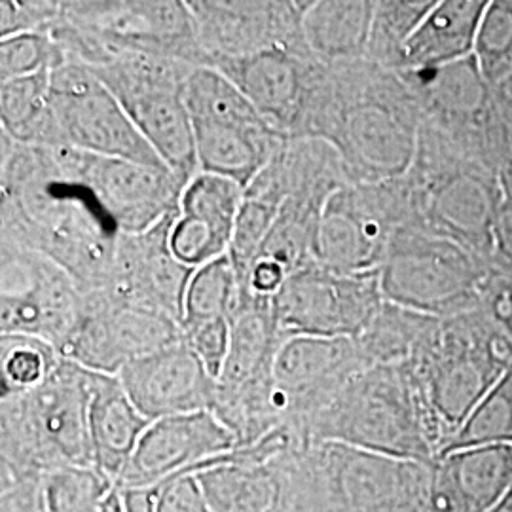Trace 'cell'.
<instances>
[{
    "instance_id": "d6986e66",
    "label": "cell",
    "mask_w": 512,
    "mask_h": 512,
    "mask_svg": "<svg viewBox=\"0 0 512 512\" xmlns=\"http://www.w3.org/2000/svg\"><path fill=\"white\" fill-rule=\"evenodd\" d=\"M512 490V444L450 452L431 465L429 512H486Z\"/></svg>"
},
{
    "instance_id": "e575fe53",
    "label": "cell",
    "mask_w": 512,
    "mask_h": 512,
    "mask_svg": "<svg viewBox=\"0 0 512 512\" xmlns=\"http://www.w3.org/2000/svg\"><path fill=\"white\" fill-rule=\"evenodd\" d=\"M160 512H209L192 476L160 488Z\"/></svg>"
},
{
    "instance_id": "4316f807",
    "label": "cell",
    "mask_w": 512,
    "mask_h": 512,
    "mask_svg": "<svg viewBox=\"0 0 512 512\" xmlns=\"http://www.w3.org/2000/svg\"><path fill=\"white\" fill-rule=\"evenodd\" d=\"M241 302V281L230 255L198 268L188 285L183 323L203 319L232 321Z\"/></svg>"
},
{
    "instance_id": "ba28073f",
    "label": "cell",
    "mask_w": 512,
    "mask_h": 512,
    "mask_svg": "<svg viewBox=\"0 0 512 512\" xmlns=\"http://www.w3.org/2000/svg\"><path fill=\"white\" fill-rule=\"evenodd\" d=\"M203 67L270 50L310 52L304 18L313 2L188 0Z\"/></svg>"
},
{
    "instance_id": "7402d4cb",
    "label": "cell",
    "mask_w": 512,
    "mask_h": 512,
    "mask_svg": "<svg viewBox=\"0 0 512 512\" xmlns=\"http://www.w3.org/2000/svg\"><path fill=\"white\" fill-rule=\"evenodd\" d=\"M196 154L202 173L219 175L247 188L272 162L283 135L260 124H209L192 122Z\"/></svg>"
},
{
    "instance_id": "7a4b0ae2",
    "label": "cell",
    "mask_w": 512,
    "mask_h": 512,
    "mask_svg": "<svg viewBox=\"0 0 512 512\" xmlns=\"http://www.w3.org/2000/svg\"><path fill=\"white\" fill-rule=\"evenodd\" d=\"M431 465L340 442H300L270 461L272 512H429Z\"/></svg>"
},
{
    "instance_id": "8992f818",
    "label": "cell",
    "mask_w": 512,
    "mask_h": 512,
    "mask_svg": "<svg viewBox=\"0 0 512 512\" xmlns=\"http://www.w3.org/2000/svg\"><path fill=\"white\" fill-rule=\"evenodd\" d=\"M0 334L37 338L59 355L86 310V293L37 251L0 239Z\"/></svg>"
},
{
    "instance_id": "7c38bea8",
    "label": "cell",
    "mask_w": 512,
    "mask_h": 512,
    "mask_svg": "<svg viewBox=\"0 0 512 512\" xmlns=\"http://www.w3.org/2000/svg\"><path fill=\"white\" fill-rule=\"evenodd\" d=\"M236 448V435L211 410L152 421L116 488H164Z\"/></svg>"
},
{
    "instance_id": "2e32d148",
    "label": "cell",
    "mask_w": 512,
    "mask_h": 512,
    "mask_svg": "<svg viewBox=\"0 0 512 512\" xmlns=\"http://www.w3.org/2000/svg\"><path fill=\"white\" fill-rule=\"evenodd\" d=\"M272 306L285 340L293 336L351 338L361 332L366 319L361 300L319 262L289 275L281 291L272 296Z\"/></svg>"
},
{
    "instance_id": "8fae6325",
    "label": "cell",
    "mask_w": 512,
    "mask_h": 512,
    "mask_svg": "<svg viewBox=\"0 0 512 512\" xmlns=\"http://www.w3.org/2000/svg\"><path fill=\"white\" fill-rule=\"evenodd\" d=\"M175 215L141 234H120L109 281L99 293L112 302L158 311L183 325L184 302L194 268L171 251Z\"/></svg>"
},
{
    "instance_id": "3957f363",
    "label": "cell",
    "mask_w": 512,
    "mask_h": 512,
    "mask_svg": "<svg viewBox=\"0 0 512 512\" xmlns=\"http://www.w3.org/2000/svg\"><path fill=\"white\" fill-rule=\"evenodd\" d=\"M92 370L61 359L44 384L0 397V475L44 476L65 465L93 467Z\"/></svg>"
},
{
    "instance_id": "1f68e13d",
    "label": "cell",
    "mask_w": 512,
    "mask_h": 512,
    "mask_svg": "<svg viewBox=\"0 0 512 512\" xmlns=\"http://www.w3.org/2000/svg\"><path fill=\"white\" fill-rule=\"evenodd\" d=\"M61 18V2L4 0L0 4V40L25 33L50 31Z\"/></svg>"
},
{
    "instance_id": "52a82bcc",
    "label": "cell",
    "mask_w": 512,
    "mask_h": 512,
    "mask_svg": "<svg viewBox=\"0 0 512 512\" xmlns=\"http://www.w3.org/2000/svg\"><path fill=\"white\" fill-rule=\"evenodd\" d=\"M50 93L61 147L165 167L122 103L90 67L67 61L52 71Z\"/></svg>"
},
{
    "instance_id": "5bb4252c",
    "label": "cell",
    "mask_w": 512,
    "mask_h": 512,
    "mask_svg": "<svg viewBox=\"0 0 512 512\" xmlns=\"http://www.w3.org/2000/svg\"><path fill=\"white\" fill-rule=\"evenodd\" d=\"M351 338L293 336L283 342L274 363V395L285 429L298 442L304 427L353 378Z\"/></svg>"
},
{
    "instance_id": "d6a6232c",
    "label": "cell",
    "mask_w": 512,
    "mask_h": 512,
    "mask_svg": "<svg viewBox=\"0 0 512 512\" xmlns=\"http://www.w3.org/2000/svg\"><path fill=\"white\" fill-rule=\"evenodd\" d=\"M423 4H408V2H389L380 4L378 16L374 19V42L387 50L391 46L399 48V61L403 54L406 40L414 35L423 21Z\"/></svg>"
},
{
    "instance_id": "44dd1931",
    "label": "cell",
    "mask_w": 512,
    "mask_h": 512,
    "mask_svg": "<svg viewBox=\"0 0 512 512\" xmlns=\"http://www.w3.org/2000/svg\"><path fill=\"white\" fill-rule=\"evenodd\" d=\"M88 423L93 467L118 484L152 421L131 403L118 376L92 372Z\"/></svg>"
},
{
    "instance_id": "4dcf8cb0",
    "label": "cell",
    "mask_w": 512,
    "mask_h": 512,
    "mask_svg": "<svg viewBox=\"0 0 512 512\" xmlns=\"http://www.w3.org/2000/svg\"><path fill=\"white\" fill-rule=\"evenodd\" d=\"M183 342L196 353L207 372L219 382L222 368L230 349L232 321L228 319H203L181 325Z\"/></svg>"
},
{
    "instance_id": "cb8c5ba5",
    "label": "cell",
    "mask_w": 512,
    "mask_h": 512,
    "mask_svg": "<svg viewBox=\"0 0 512 512\" xmlns=\"http://www.w3.org/2000/svg\"><path fill=\"white\" fill-rule=\"evenodd\" d=\"M476 14L478 4H440L406 40L401 63L410 67H427L461 54L469 48Z\"/></svg>"
},
{
    "instance_id": "9c48e42d",
    "label": "cell",
    "mask_w": 512,
    "mask_h": 512,
    "mask_svg": "<svg viewBox=\"0 0 512 512\" xmlns=\"http://www.w3.org/2000/svg\"><path fill=\"white\" fill-rule=\"evenodd\" d=\"M181 340V325L171 317L90 293L80 325L61 357L92 372L118 376L131 363Z\"/></svg>"
},
{
    "instance_id": "5b68a950",
    "label": "cell",
    "mask_w": 512,
    "mask_h": 512,
    "mask_svg": "<svg viewBox=\"0 0 512 512\" xmlns=\"http://www.w3.org/2000/svg\"><path fill=\"white\" fill-rule=\"evenodd\" d=\"M50 35L67 61L90 69L126 52L165 55L203 67L192 14L181 0L61 2V18Z\"/></svg>"
},
{
    "instance_id": "f35d334b",
    "label": "cell",
    "mask_w": 512,
    "mask_h": 512,
    "mask_svg": "<svg viewBox=\"0 0 512 512\" xmlns=\"http://www.w3.org/2000/svg\"><path fill=\"white\" fill-rule=\"evenodd\" d=\"M486 512H512V490L507 495H503L492 509Z\"/></svg>"
},
{
    "instance_id": "30bf717a",
    "label": "cell",
    "mask_w": 512,
    "mask_h": 512,
    "mask_svg": "<svg viewBox=\"0 0 512 512\" xmlns=\"http://www.w3.org/2000/svg\"><path fill=\"white\" fill-rule=\"evenodd\" d=\"M74 173L92 188L120 234H141L179 211L186 183L167 167L63 147Z\"/></svg>"
},
{
    "instance_id": "9a60e30c",
    "label": "cell",
    "mask_w": 512,
    "mask_h": 512,
    "mask_svg": "<svg viewBox=\"0 0 512 512\" xmlns=\"http://www.w3.org/2000/svg\"><path fill=\"white\" fill-rule=\"evenodd\" d=\"M118 380L148 421L215 410L219 382L183 340L126 366Z\"/></svg>"
},
{
    "instance_id": "d4e9b609",
    "label": "cell",
    "mask_w": 512,
    "mask_h": 512,
    "mask_svg": "<svg viewBox=\"0 0 512 512\" xmlns=\"http://www.w3.org/2000/svg\"><path fill=\"white\" fill-rule=\"evenodd\" d=\"M283 202V192L266 169H262L255 181L245 188L234 238L228 251L238 270L239 281H243L255 264Z\"/></svg>"
},
{
    "instance_id": "83f0119b",
    "label": "cell",
    "mask_w": 512,
    "mask_h": 512,
    "mask_svg": "<svg viewBox=\"0 0 512 512\" xmlns=\"http://www.w3.org/2000/svg\"><path fill=\"white\" fill-rule=\"evenodd\" d=\"M63 357L29 336L0 334V397L23 395L44 384Z\"/></svg>"
},
{
    "instance_id": "836d02e7",
    "label": "cell",
    "mask_w": 512,
    "mask_h": 512,
    "mask_svg": "<svg viewBox=\"0 0 512 512\" xmlns=\"http://www.w3.org/2000/svg\"><path fill=\"white\" fill-rule=\"evenodd\" d=\"M44 476L0 475V512H48Z\"/></svg>"
},
{
    "instance_id": "8d00e7d4",
    "label": "cell",
    "mask_w": 512,
    "mask_h": 512,
    "mask_svg": "<svg viewBox=\"0 0 512 512\" xmlns=\"http://www.w3.org/2000/svg\"><path fill=\"white\" fill-rule=\"evenodd\" d=\"M122 511L160 512V488H118Z\"/></svg>"
},
{
    "instance_id": "d590c367",
    "label": "cell",
    "mask_w": 512,
    "mask_h": 512,
    "mask_svg": "<svg viewBox=\"0 0 512 512\" xmlns=\"http://www.w3.org/2000/svg\"><path fill=\"white\" fill-rule=\"evenodd\" d=\"M287 270L268 258H258L251 270L243 277L241 285L262 296H275L287 281Z\"/></svg>"
},
{
    "instance_id": "6da1fadb",
    "label": "cell",
    "mask_w": 512,
    "mask_h": 512,
    "mask_svg": "<svg viewBox=\"0 0 512 512\" xmlns=\"http://www.w3.org/2000/svg\"><path fill=\"white\" fill-rule=\"evenodd\" d=\"M0 234L50 258L86 294L109 281L120 230L65 160L0 131Z\"/></svg>"
},
{
    "instance_id": "e0dca14e",
    "label": "cell",
    "mask_w": 512,
    "mask_h": 512,
    "mask_svg": "<svg viewBox=\"0 0 512 512\" xmlns=\"http://www.w3.org/2000/svg\"><path fill=\"white\" fill-rule=\"evenodd\" d=\"M245 188L211 173H198L184 188L171 228V251L184 266L202 268L228 255Z\"/></svg>"
},
{
    "instance_id": "484cf974",
    "label": "cell",
    "mask_w": 512,
    "mask_h": 512,
    "mask_svg": "<svg viewBox=\"0 0 512 512\" xmlns=\"http://www.w3.org/2000/svg\"><path fill=\"white\" fill-rule=\"evenodd\" d=\"M368 4L313 2L304 18V40L321 61L348 54L365 42Z\"/></svg>"
},
{
    "instance_id": "ac0fdd59",
    "label": "cell",
    "mask_w": 512,
    "mask_h": 512,
    "mask_svg": "<svg viewBox=\"0 0 512 512\" xmlns=\"http://www.w3.org/2000/svg\"><path fill=\"white\" fill-rule=\"evenodd\" d=\"M283 342L272 296L255 294L241 285V302L232 319L230 349L220 374L217 401L272 393L275 357Z\"/></svg>"
},
{
    "instance_id": "ffe728a7",
    "label": "cell",
    "mask_w": 512,
    "mask_h": 512,
    "mask_svg": "<svg viewBox=\"0 0 512 512\" xmlns=\"http://www.w3.org/2000/svg\"><path fill=\"white\" fill-rule=\"evenodd\" d=\"M186 86H141L114 93L165 167L188 184L198 173L196 135L184 101Z\"/></svg>"
},
{
    "instance_id": "277c9868",
    "label": "cell",
    "mask_w": 512,
    "mask_h": 512,
    "mask_svg": "<svg viewBox=\"0 0 512 512\" xmlns=\"http://www.w3.org/2000/svg\"><path fill=\"white\" fill-rule=\"evenodd\" d=\"M304 440L340 442L389 458L435 463L437 427L418 395L393 370H368L351 378L311 416Z\"/></svg>"
},
{
    "instance_id": "f546056e",
    "label": "cell",
    "mask_w": 512,
    "mask_h": 512,
    "mask_svg": "<svg viewBox=\"0 0 512 512\" xmlns=\"http://www.w3.org/2000/svg\"><path fill=\"white\" fill-rule=\"evenodd\" d=\"M67 57L50 31L25 33L0 40V84L38 73H52Z\"/></svg>"
},
{
    "instance_id": "4fadbf2b",
    "label": "cell",
    "mask_w": 512,
    "mask_h": 512,
    "mask_svg": "<svg viewBox=\"0 0 512 512\" xmlns=\"http://www.w3.org/2000/svg\"><path fill=\"white\" fill-rule=\"evenodd\" d=\"M253 103L268 126L287 139H300L308 124L321 76L310 52L270 50L213 65Z\"/></svg>"
},
{
    "instance_id": "603a6c76",
    "label": "cell",
    "mask_w": 512,
    "mask_h": 512,
    "mask_svg": "<svg viewBox=\"0 0 512 512\" xmlns=\"http://www.w3.org/2000/svg\"><path fill=\"white\" fill-rule=\"evenodd\" d=\"M52 73H38L0 84V131L29 147L59 148L52 109Z\"/></svg>"
},
{
    "instance_id": "f1b7e54d",
    "label": "cell",
    "mask_w": 512,
    "mask_h": 512,
    "mask_svg": "<svg viewBox=\"0 0 512 512\" xmlns=\"http://www.w3.org/2000/svg\"><path fill=\"white\" fill-rule=\"evenodd\" d=\"M44 501L48 512H103L116 484L86 465H65L44 475Z\"/></svg>"
},
{
    "instance_id": "74e56055",
    "label": "cell",
    "mask_w": 512,
    "mask_h": 512,
    "mask_svg": "<svg viewBox=\"0 0 512 512\" xmlns=\"http://www.w3.org/2000/svg\"><path fill=\"white\" fill-rule=\"evenodd\" d=\"M103 512H124L122 511V501H120V494L118 488L109 495V499L103 505Z\"/></svg>"
}]
</instances>
